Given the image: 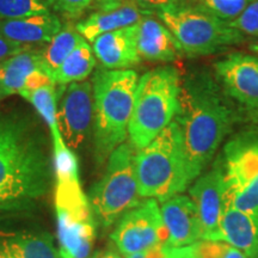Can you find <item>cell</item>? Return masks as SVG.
<instances>
[{
	"label": "cell",
	"mask_w": 258,
	"mask_h": 258,
	"mask_svg": "<svg viewBox=\"0 0 258 258\" xmlns=\"http://www.w3.org/2000/svg\"><path fill=\"white\" fill-rule=\"evenodd\" d=\"M53 141V160L56 180L79 178L78 158L64 144L62 137L51 139Z\"/></svg>",
	"instance_id": "24"
},
{
	"label": "cell",
	"mask_w": 258,
	"mask_h": 258,
	"mask_svg": "<svg viewBox=\"0 0 258 258\" xmlns=\"http://www.w3.org/2000/svg\"><path fill=\"white\" fill-rule=\"evenodd\" d=\"M61 22L55 15L0 21V35L19 43H48L61 30Z\"/></svg>",
	"instance_id": "18"
},
{
	"label": "cell",
	"mask_w": 258,
	"mask_h": 258,
	"mask_svg": "<svg viewBox=\"0 0 258 258\" xmlns=\"http://www.w3.org/2000/svg\"><path fill=\"white\" fill-rule=\"evenodd\" d=\"M44 0H0V21L50 14Z\"/></svg>",
	"instance_id": "25"
},
{
	"label": "cell",
	"mask_w": 258,
	"mask_h": 258,
	"mask_svg": "<svg viewBox=\"0 0 258 258\" xmlns=\"http://www.w3.org/2000/svg\"><path fill=\"white\" fill-rule=\"evenodd\" d=\"M226 207L258 213V138L240 137L225 147Z\"/></svg>",
	"instance_id": "8"
},
{
	"label": "cell",
	"mask_w": 258,
	"mask_h": 258,
	"mask_svg": "<svg viewBox=\"0 0 258 258\" xmlns=\"http://www.w3.org/2000/svg\"><path fill=\"white\" fill-rule=\"evenodd\" d=\"M95 66L96 57L92 47L82 37L72 53L53 73V82L55 85L61 86L83 82L91 74Z\"/></svg>",
	"instance_id": "20"
},
{
	"label": "cell",
	"mask_w": 258,
	"mask_h": 258,
	"mask_svg": "<svg viewBox=\"0 0 258 258\" xmlns=\"http://www.w3.org/2000/svg\"><path fill=\"white\" fill-rule=\"evenodd\" d=\"M37 71L49 73L43 62L42 50L30 48L0 62V82L10 95L19 93L25 88L29 77Z\"/></svg>",
	"instance_id": "19"
},
{
	"label": "cell",
	"mask_w": 258,
	"mask_h": 258,
	"mask_svg": "<svg viewBox=\"0 0 258 258\" xmlns=\"http://www.w3.org/2000/svg\"><path fill=\"white\" fill-rule=\"evenodd\" d=\"M137 24L105 32L92 42L93 53L105 69L125 70L140 63L141 57L137 48Z\"/></svg>",
	"instance_id": "16"
},
{
	"label": "cell",
	"mask_w": 258,
	"mask_h": 258,
	"mask_svg": "<svg viewBox=\"0 0 258 258\" xmlns=\"http://www.w3.org/2000/svg\"><path fill=\"white\" fill-rule=\"evenodd\" d=\"M135 173L141 198L160 202L184 191L192 182L182 135L175 121L135 152Z\"/></svg>",
	"instance_id": "4"
},
{
	"label": "cell",
	"mask_w": 258,
	"mask_h": 258,
	"mask_svg": "<svg viewBox=\"0 0 258 258\" xmlns=\"http://www.w3.org/2000/svg\"><path fill=\"white\" fill-rule=\"evenodd\" d=\"M0 258H23L16 233L0 232Z\"/></svg>",
	"instance_id": "31"
},
{
	"label": "cell",
	"mask_w": 258,
	"mask_h": 258,
	"mask_svg": "<svg viewBox=\"0 0 258 258\" xmlns=\"http://www.w3.org/2000/svg\"><path fill=\"white\" fill-rule=\"evenodd\" d=\"M51 163L46 139L28 118L0 112V190L19 200L48 191Z\"/></svg>",
	"instance_id": "2"
},
{
	"label": "cell",
	"mask_w": 258,
	"mask_h": 258,
	"mask_svg": "<svg viewBox=\"0 0 258 258\" xmlns=\"http://www.w3.org/2000/svg\"><path fill=\"white\" fill-rule=\"evenodd\" d=\"M135 152L131 143L121 144L109 157L103 178L90 191L91 207L105 227L115 224L143 200L135 173Z\"/></svg>",
	"instance_id": "7"
},
{
	"label": "cell",
	"mask_w": 258,
	"mask_h": 258,
	"mask_svg": "<svg viewBox=\"0 0 258 258\" xmlns=\"http://www.w3.org/2000/svg\"><path fill=\"white\" fill-rule=\"evenodd\" d=\"M196 258H249L240 250L224 241L202 240L195 244Z\"/></svg>",
	"instance_id": "26"
},
{
	"label": "cell",
	"mask_w": 258,
	"mask_h": 258,
	"mask_svg": "<svg viewBox=\"0 0 258 258\" xmlns=\"http://www.w3.org/2000/svg\"><path fill=\"white\" fill-rule=\"evenodd\" d=\"M98 10L77 23V31L84 38L93 42L105 32L137 24L144 16L151 15L131 0H96Z\"/></svg>",
	"instance_id": "14"
},
{
	"label": "cell",
	"mask_w": 258,
	"mask_h": 258,
	"mask_svg": "<svg viewBox=\"0 0 258 258\" xmlns=\"http://www.w3.org/2000/svg\"><path fill=\"white\" fill-rule=\"evenodd\" d=\"M30 48L31 47L29 44L19 43V42L9 40V38L0 35V61H4L16 55V54L30 49Z\"/></svg>",
	"instance_id": "33"
},
{
	"label": "cell",
	"mask_w": 258,
	"mask_h": 258,
	"mask_svg": "<svg viewBox=\"0 0 258 258\" xmlns=\"http://www.w3.org/2000/svg\"><path fill=\"white\" fill-rule=\"evenodd\" d=\"M257 37H258V36H257Z\"/></svg>",
	"instance_id": "40"
},
{
	"label": "cell",
	"mask_w": 258,
	"mask_h": 258,
	"mask_svg": "<svg viewBox=\"0 0 258 258\" xmlns=\"http://www.w3.org/2000/svg\"><path fill=\"white\" fill-rule=\"evenodd\" d=\"M180 82L179 71L172 66L157 67L139 79L128 125L129 143L137 151L147 146L175 120Z\"/></svg>",
	"instance_id": "5"
},
{
	"label": "cell",
	"mask_w": 258,
	"mask_h": 258,
	"mask_svg": "<svg viewBox=\"0 0 258 258\" xmlns=\"http://www.w3.org/2000/svg\"><path fill=\"white\" fill-rule=\"evenodd\" d=\"M141 10L148 14H158L160 11L176 8L180 4V0H131Z\"/></svg>",
	"instance_id": "32"
},
{
	"label": "cell",
	"mask_w": 258,
	"mask_h": 258,
	"mask_svg": "<svg viewBox=\"0 0 258 258\" xmlns=\"http://www.w3.org/2000/svg\"><path fill=\"white\" fill-rule=\"evenodd\" d=\"M138 83L133 70H98L93 76V137L99 161L110 157L128 137Z\"/></svg>",
	"instance_id": "3"
},
{
	"label": "cell",
	"mask_w": 258,
	"mask_h": 258,
	"mask_svg": "<svg viewBox=\"0 0 258 258\" xmlns=\"http://www.w3.org/2000/svg\"><path fill=\"white\" fill-rule=\"evenodd\" d=\"M137 25V48L141 59L152 62H175L179 59L182 48L159 19L146 15Z\"/></svg>",
	"instance_id": "15"
},
{
	"label": "cell",
	"mask_w": 258,
	"mask_h": 258,
	"mask_svg": "<svg viewBox=\"0 0 258 258\" xmlns=\"http://www.w3.org/2000/svg\"><path fill=\"white\" fill-rule=\"evenodd\" d=\"M50 8L69 18H78L92 6L95 0H47Z\"/></svg>",
	"instance_id": "30"
},
{
	"label": "cell",
	"mask_w": 258,
	"mask_h": 258,
	"mask_svg": "<svg viewBox=\"0 0 258 258\" xmlns=\"http://www.w3.org/2000/svg\"><path fill=\"white\" fill-rule=\"evenodd\" d=\"M8 96H11V95H10L8 90L5 89V86L3 85V83L0 82V101H2V99H4L5 97H8Z\"/></svg>",
	"instance_id": "36"
},
{
	"label": "cell",
	"mask_w": 258,
	"mask_h": 258,
	"mask_svg": "<svg viewBox=\"0 0 258 258\" xmlns=\"http://www.w3.org/2000/svg\"><path fill=\"white\" fill-rule=\"evenodd\" d=\"M23 258H59L48 233H16Z\"/></svg>",
	"instance_id": "23"
},
{
	"label": "cell",
	"mask_w": 258,
	"mask_h": 258,
	"mask_svg": "<svg viewBox=\"0 0 258 258\" xmlns=\"http://www.w3.org/2000/svg\"><path fill=\"white\" fill-rule=\"evenodd\" d=\"M125 258H195V244L185 247H175L169 244H161L143 252L129 254Z\"/></svg>",
	"instance_id": "28"
},
{
	"label": "cell",
	"mask_w": 258,
	"mask_h": 258,
	"mask_svg": "<svg viewBox=\"0 0 258 258\" xmlns=\"http://www.w3.org/2000/svg\"><path fill=\"white\" fill-rule=\"evenodd\" d=\"M30 102L34 108L36 109L41 117L48 124L50 131L51 138L60 137L61 133L59 131V124H57L56 118V89L55 84H49V85L41 86V88L35 90H22L18 93Z\"/></svg>",
	"instance_id": "22"
},
{
	"label": "cell",
	"mask_w": 258,
	"mask_h": 258,
	"mask_svg": "<svg viewBox=\"0 0 258 258\" xmlns=\"http://www.w3.org/2000/svg\"><path fill=\"white\" fill-rule=\"evenodd\" d=\"M251 50H253L254 53L258 54V44H253V46L251 47Z\"/></svg>",
	"instance_id": "38"
},
{
	"label": "cell",
	"mask_w": 258,
	"mask_h": 258,
	"mask_svg": "<svg viewBox=\"0 0 258 258\" xmlns=\"http://www.w3.org/2000/svg\"><path fill=\"white\" fill-rule=\"evenodd\" d=\"M215 241H224L249 258H258V213L226 207Z\"/></svg>",
	"instance_id": "17"
},
{
	"label": "cell",
	"mask_w": 258,
	"mask_h": 258,
	"mask_svg": "<svg viewBox=\"0 0 258 258\" xmlns=\"http://www.w3.org/2000/svg\"><path fill=\"white\" fill-rule=\"evenodd\" d=\"M202 225V240H215L226 208V186L222 167L215 166L190 188Z\"/></svg>",
	"instance_id": "12"
},
{
	"label": "cell",
	"mask_w": 258,
	"mask_h": 258,
	"mask_svg": "<svg viewBox=\"0 0 258 258\" xmlns=\"http://www.w3.org/2000/svg\"><path fill=\"white\" fill-rule=\"evenodd\" d=\"M23 202H24V200L16 199V198H14V196L9 195V194H6L0 190V211L18 208Z\"/></svg>",
	"instance_id": "34"
},
{
	"label": "cell",
	"mask_w": 258,
	"mask_h": 258,
	"mask_svg": "<svg viewBox=\"0 0 258 258\" xmlns=\"http://www.w3.org/2000/svg\"><path fill=\"white\" fill-rule=\"evenodd\" d=\"M93 114L91 83L83 80L70 84L63 91L56 118L61 137L71 150L79 148L88 139L93 125Z\"/></svg>",
	"instance_id": "11"
},
{
	"label": "cell",
	"mask_w": 258,
	"mask_h": 258,
	"mask_svg": "<svg viewBox=\"0 0 258 258\" xmlns=\"http://www.w3.org/2000/svg\"><path fill=\"white\" fill-rule=\"evenodd\" d=\"M95 3H96V0H95Z\"/></svg>",
	"instance_id": "39"
},
{
	"label": "cell",
	"mask_w": 258,
	"mask_h": 258,
	"mask_svg": "<svg viewBox=\"0 0 258 258\" xmlns=\"http://www.w3.org/2000/svg\"><path fill=\"white\" fill-rule=\"evenodd\" d=\"M82 37L76 27L67 24L64 28H61V30L51 38V41L48 42V46L42 49L43 62L46 64L48 72L50 73L51 78H53V73L72 53Z\"/></svg>",
	"instance_id": "21"
},
{
	"label": "cell",
	"mask_w": 258,
	"mask_h": 258,
	"mask_svg": "<svg viewBox=\"0 0 258 258\" xmlns=\"http://www.w3.org/2000/svg\"><path fill=\"white\" fill-rule=\"evenodd\" d=\"M206 9L222 21L231 22L244 11L253 0H202Z\"/></svg>",
	"instance_id": "27"
},
{
	"label": "cell",
	"mask_w": 258,
	"mask_h": 258,
	"mask_svg": "<svg viewBox=\"0 0 258 258\" xmlns=\"http://www.w3.org/2000/svg\"><path fill=\"white\" fill-rule=\"evenodd\" d=\"M225 92L208 72H194L180 82L175 121L192 179L198 178L214 156L233 123Z\"/></svg>",
	"instance_id": "1"
},
{
	"label": "cell",
	"mask_w": 258,
	"mask_h": 258,
	"mask_svg": "<svg viewBox=\"0 0 258 258\" xmlns=\"http://www.w3.org/2000/svg\"><path fill=\"white\" fill-rule=\"evenodd\" d=\"M161 217L167 232V244L185 247L202 239V225L191 198L178 195L161 202Z\"/></svg>",
	"instance_id": "13"
},
{
	"label": "cell",
	"mask_w": 258,
	"mask_h": 258,
	"mask_svg": "<svg viewBox=\"0 0 258 258\" xmlns=\"http://www.w3.org/2000/svg\"><path fill=\"white\" fill-rule=\"evenodd\" d=\"M214 70L225 95L258 116V57L232 53L217 61Z\"/></svg>",
	"instance_id": "10"
},
{
	"label": "cell",
	"mask_w": 258,
	"mask_h": 258,
	"mask_svg": "<svg viewBox=\"0 0 258 258\" xmlns=\"http://www.w3.org/2000/svg\"><path fill=\"white\" fill-rule=\"evenodd\" d=\"M230 27L239 30L241 34L258 36V0H253L233 21L228 22Z\"/></svg>",
	"instance_id": "29"
},
{
	"label": "cell",
	"mask_w": 258,
	"mask_h": 258,
	"mask_svg": "<svg viewBox=\"0 0 258 258\" xmlns=\"http://www.w3.org/2000/svg\"><path fill=\"white\" fill-rule=\"evenodd\" d=\"M59 258H73V257L71 256L70 253H67L66 251H63L62 249H60V251H59Z\"/></svg>",
	"instance_id": "37"
},
{
	"label": "cell",
	"mask_w": 258,
	"mask_h": 258,
	"mask_svg": "<svg viewBox=\"0 0 258 258\" xmlns=\"http://www.w3.org/2000/svg\"><path fill=\"white\" fill-rule=\"evenodd\" d=\"M93 258H124V257L122 256L121 252H117V251L112 249H106V250H102V251H98V252H96Z\"/></svg>",
	"instance_id": "35"
},
{
	"label": "cell",
	"mask_w": 258,
	"mask_h": 258,
	"mask_svg": "<svg viewBox=\"0 0 258 258\" xmlns=\"http://www.w3.org/2000/svg\"><path fill=\"white\" fill-rule=\"evenodd\" d=\"M156 15L188 56L211 55L244 41V34L207 9L179 4Z\"/></svg>",
	"instance_id": "6"
},
{
	"label": "cell",
	"mask_w": 258,
	"mask_h": 258,
	"mask_svg": "<svg viewBox=\"0 0 258 258\" xmlns=\"http://www.w3.org/2000/svg\"><path fill=\"white\" fill-rule=\"evenodd\" d=\"M111 239L124 256L167 244V232L157 200L145 199L125 212L112 232Z\"/></svg>",
	"instance_id": "9"
},
{
	"label": "cell",
	"mask_w": 258,
	"mask_h": 258,
	"mask_svg": "<svg viewBox=\"0 0 258 258\" xmlns=\"http://www.w3.org/2000/svg\"><path fill=\"white\" fill-rule=\"evenodd\" d=\"M195 258H196V257H195Z\"/></svg>",
	"instance_id": "41"
}]
</instances>
